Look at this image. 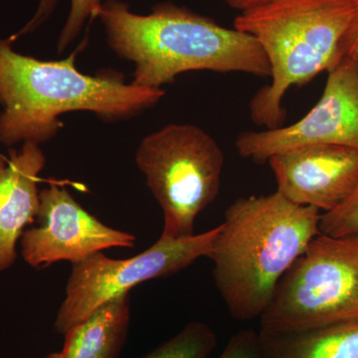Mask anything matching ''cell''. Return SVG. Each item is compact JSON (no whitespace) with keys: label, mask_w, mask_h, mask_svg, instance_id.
<instances>
[{"label":"cell","mask_w":358,"mask_h":358,"mask_svg":"<svg viewBox=\"0 0 358 358\" xmlns=\"http://www.w3.org/2000/svg\"><path fill=\"white\" fill-rule=\"evenodd\" d=\"M96 18L110 50L133 63L134 86L162 89L190 71L271 75L262 47L252 35L173 2L138 14L121 0H105Z\"/></svg>","instance_id":"1"},{"label":"cell","mask_w":358,"mask_h":358,"mask_svg":"<svg viewBox=\"0 0 358 358\" xmlns=\"http://www.w3.org/2000/svg\"><path fill=\"white\" fill-rule=\"evenodd\" d=\"M13 40L0 38V143H43L64 127L61 115L91 112L106 122H119L154 107L166 96L164 89L124 83L115 71L96 76L77 69L78 52L66 59L43 61L14 50Z\"/></svg>","instance_id":"2"},{"label":"cell","mask_w":358,"mask_h":358,"mask_svg":"<svg viewBox=\"0 0 358 358\" xmlns=\"http://www.w3.org/2000/svg\"><path fill=\"white\" fill-rule=\"evenodd\" d=\"M322 213L275 190L240 197L224 213L207 258L218 293L235 320L260 317L282 278L320 234Z\"/></svg>","instance_id":"3"},{"label":"cell","mask_w":358,"mask_h":358,"mask_svg":"<svg viewBox=\"0 0 358 358\" xmlns=\"http://www.w3.org/2000/svg\"><path fill=\"white\" fill-rule=\"evenodd\" d=\"M357 14L358 0H274L237 16L235 29L258 41L271 68V83L250 102L254 122L282 127L287 92L338 63L341 41Z\"/></svg>","instance_id":"4"},{"label":"cell","mask_w":358,"mask_h":358,"mask_svg":"<svg viewBox=\"0 0 358 358\" xmlns=\"http://www.w3.org/2000/svg\"><path fill=\"white\" fill-rule=\"evenodd\" d=\"M259 319L266 334L358 320V234L313 238Z\"/></svg>","instance_id":"5"},{"label":"cell","mask_w":358,"mask_h":358,"mask_svg":"<svg viewBox=\"0 0 358 358\" xmlns=\"http://www.w3.org/2000/svg\"><path fill=\"white\" fill-rule=\"evenodd\" d=\"M224 160L217 141L194 124H167L143 138L136 164L164 212L159 239L195 234L197 216L217 197Z\"/></svg>","instance_id":"6"},{"label":"cell","mask_w":358,"mask_h":358,"mask_svg":"<svg viewBox=\"0 0 358 358\" xmlns=\"http://www.w3.org/2000/svg\"><path fill=\"white\" fill-rule=\"evenodd\" d=\"M219 232L213 229L180 240H157L131 258L115 260L103 252L72 264L66 296L54 329L64 336L71 327L90 317L105 303L128 294L141 282L169 277L207 257Z\"/></svg>","instance_id":"7"},{"label":"cell","mask_w":358,"mask_h":358,"mask_svg":"<svg viewBox=\"0 0 358 358\" xmlns=\"http://www.w3.org/2000/svg\"><path fill=\"white\" fill-rule=\"evenodd\" d=\"M327 74L324 93L305 117L289 126L240 134L238 154L265 164L275 155L310 145L358 148V64L343 55Z\"/></svg>","instance_id":"8"},{"label":"cell","mask_w":358,"mask_h":358,"mask_svg":"<svg viewBox=\"0 0 358 358\" xmlns=\"http://www.w3.org/2000/svg\"><path fill=\"white\" fill-rule=\"evenodd\" d=\"M38 226L21 236V254L28 265L45 268L80 262L110 248H134L136 238L114 229L89 213L58 181L40 192Z\"/></svg>","instance_id":"9"},{"label":"cell","mask_w":358,"mask_h":358,"mask_svg":"<svg viewBox=\"0 0 358 358\" xmlns=\"http://www.w3.org/2000/svg\"><path fill=\"white\" fill-rule=\"evenodd\" d=\"M268 164L278 192L324 213L338 208L358 186V148L310 145L275 155Z\"/></svg>","instance_id":"10"},{"label":"cell","mask_w":358,"mask_h":358,"mask_svg":"<svg viewBox=\"0 0 358 358\" xmlns=\"http://www.w3.org/2000/svg\"><path fill=\"white\" fill-rule=\"evenodd\" d=\"M46 159L38 143L0 155V272L15 262L16 244L36 221L40 207L39 174Z\"/></svg>","instance_id":"11"},{"label":"cell","mask_w":358,"mask_h":358,"mask_svg":"<svg viewBox=\"0 0 358 358\" xmlns=\"http://www.w3.org/2000/svg\"><path fill=\"white\" fill-rule=\"evenodd\" d=\"M131 324L129 294L105 303L64 334L63 358H117Z\"/></svg>","instance_id":"12"},{"label":"cell","mask_w":358,"mask_h":358,"mask_svg":"<svg viewBox=\"0 0 358 358\" xmlns=\"http://www.w3.org/2000/svg\"><path fill=\"white\" fill-rule=\"evenodd\" d=\"M258 334L263 358H358V320L296 333Z\"/></svg>","instance_id":"13"},{"label":"cell","mask_w":358,"mask_h":358,"mask_svg":"<svg viewBox=\"0 0 358 358\" xmlns=\"http://www.w3.org/2000/svg\"><path fill=\"white\" fill-rule=\"evenodd\" d=\"M217 343V336L208 324L192 322L143 358H208Z\"/></svg>","instance_id":"14"},{"label":"cell","mask_w":358,"mask_h":358,"mask_svg":"<svg viewBox=\"0 0 358 358\" xmlns=\"http://www.w3.org/2000/svg\"><path fill=\"white\" fill-rule=\"evenodd\" d=\"M320 232L334 237L358 234V186L338 208L322 214Z\"/></svg>","instance_id":"15"},{"label":"cell","mask_w":358,"mask_h":358,"mask_svg":"<svg viewBox=\"0 0 358 358\" xmlns=\"http://www.w3.org/2000/svg\"><path fill=\"white\" fill-rule=\"evenodd\" d=\"M103 0H70V11L57 42V50L62 53L79 36L86 23L98 16Z\"/></svg>","instance_id":"16"},{"label":"cell","mask_w":358,"mask_h":358,"mask_svg":"<svg viewBox=\"0 0 358 358\" xmlns=\"http://www.w3.org/2000/svg\"><path fill=\"white\" fill-rule=\"evenodd\" d=\"M218 358H263L259 334L252 329L235 334Z\"/></svg>","instance_id":"17"},{"label":"cell","mask_w":358,"mask_h":358,"mask_svg":"<svg viewBox=\"0 0 358 358\" xmlns=\"http://www.w3.org/2000/svg\"><path fill=\"white\" fill-rule=\"evenodd\" d=\"M343 55L353 59L358 64V14L341 41V57Z\"/></svg>","instance_id":"18"},{"label":"cell","mask_w":358,"mask_h":358,"mask_svg":"<svg viewBox=\"0 0 358 358\" xmlns=\"http://www.w3.org/2000/svg\"><path fill=\"white\" fill-rule=\"evenodd\" d=\"M225 1L231 8L241 11L242 13L265 6L274 0H225Z\"/></svg>","instance_id":"19"},{"label":"cell","mask_w":358,"mask_h":358,"mask_svg":"<svg viewBox=\"0 0 358 358\" xmlns=\"http://www.w3.org/2000/svg\"><path fill=\"white\" fill-rule=\"evenodd\" d=\"M45 358H63L62 352H52L50 353V355H48V357H46Z\"/></svg>","instance_id":"20"}]
</instances>
